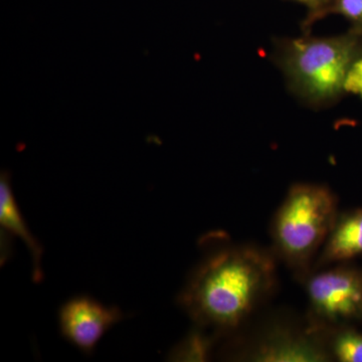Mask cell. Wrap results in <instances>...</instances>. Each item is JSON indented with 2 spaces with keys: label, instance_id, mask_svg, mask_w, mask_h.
I'll list each match as a JSON object with an SVG mask.
<instances>
[{
  "label": "cell",
  "instance_id": "cell-1",
  "mask_svg": "<svg viewBox=\"0 0 362 362\" xmlns=\"http://www.w3.org/2000/svg\"><path fill=\"white\" fill-rule=\"evenodd\" d=\"M270 255L254 247H221L207 255L188 280L178 302L201 326L238 327L274 283Z\"/></svg>",
  "mask_w": 362,
  "mask_h": 362
},
{
  "label": "cell",
  "instance_id": "cell-2",
  "mask_svg": "<svg viewBox=\"0 0 362 362\" xmlns=\"http://www.w3.org/2000/svg\"><path fill=\"white\" fill-rule=\"evenodd\" d=\"M361 56L362 30L350 28L335 37H316L308 33L296 39L278 40L274 61L294 96L320 110L344 96L347 71Z\"/></svg>",
  "mask_w": 362,
  "mask_h": 362
},
{
  "label": "cell",
  "instance_id": "cell-3",
  "mask_svg": "<svg viewBox=\"0 0 362 362\" xmlns=\"http://www.w3.org/2000/svg\"><path fill=\"white\" fill-rule=\"evenodd\" d=\"M337 218V197L329 188L293 185L274 218L276 249L289 265L304 268L325 244Z\"/></svg>",
  "mask_w": 362,
  "mask_h": 362
},
{
  "label": "cell",
  "instance_id": "cell-4",
  "mask_svg": "<svg viewBox=\"0 0 362 362\" xmlns=\"http://www.w3.org/2000/svg\"><path fill=\"white\" fill-rule=\"evenodd\" d=\"M312 309L321 320L337 323L362 317V275L337 268L316 274L307 283Z\"/></svg>",
  "mask_w": 362,
  "mask_h": 362
},
{
  "label": "cell",
  "instance_id": "cell-5",
  "mask_svg": "<svg viewBox=\"0 0 362 362\" xmlns=\"http://www.w3.org/2000/svg\"><path fill=\"white\" fill-rule=\"evenodd\" d=\"M116 306H105L89 296H76L62 305L59 325L66 341L86 354H92L98 343L124 319Z\"/></svg>",
  "mask_w": 362,
  "mask_h": 362
},
{
  "label": "cell",
  "instance_id": "cell-6",
  "mask_svg": "<svg viewBox=\"0 0 362 362\" xmlns=\"http://www.w3.org/2000/svg\"><path fill=\"white\" fill-rule=\"evenodd\" d=\"M251 358L263 362H318L328 361L329 354L312 338L278 332L259 343Z\"/></svg>",
  "mask_w": 362,
  "mask_h": 362
},
{
  "label": "cell",
  "instance_id": "cell-7",
  "mask_svg": "<svg viewBox=\"0 0 362 362\" xmlns=\"http://www.w3.org/2000/svg\"><path fill=\"white\" fill-rule=\"evenodd\" d=\"M0 226H1V233L16 235L25 243L33 259V281L35 283L40 282L42 279L40 259H42L44 250L39 240L35 239V235L30 233L18 209L13 187H11V176L6 171H2L0 176Z\"/></svg>",
  "mask_w": 362,
  "mask_h": 362
},
{
  "label": "cell",
  "instance_id": "cell-8",
  "mask_svg": "<svg viewBox=\"0 0 362 362\" xmlns=\"http://www.w3.org/2000/svg\"><path fill=\"white\" fill-rule=\"evenodd\" d=\"M362 255V209L338 216L324 244L319 263L347 261Z\"/></svg>",
  "mask_w": 362,
  "mask_h": 362
},
{
  "label": "cell",
  "instance_id": "cell-9",
  "mask_svg": "<svg viewBox=\"0 0 362 362\" xmlns=\"http://www.w3.org/2000/svg\"><path fill=\"white\" fill-rule=\"evenodd\" d=\"M209 338L204 337L201 332H194L188 335L185 341L171 351L169 358L178 361H206L209 351Z\"/></svg>",
  "mask_w": 362,
  "mask_h": 362
},
{
  "label": "cell",
  "instance_id": "cell-10",
  "mask_svg": "<svg viewBox=\"0 0 362 362\" xmlns=\"http://www.w3.org/2000/svg\"><path fill=\"white\" fill-rule=\"evenodd\" d=\"M332 352L341 362H362V334L354 330L338 333L332 342Z\"/></svg>",
  "mask_w": 362,
  "mask_h": 362
},
{
  "label": "cell",
  "instance_id": "cell-11",
  "mask_svg": "<svg viewBox=\"0 0 362 362\" xmlns=\"http://www.w3.org/2000/svg\"><path fill=\"white\" fill-rule=\"evenodd\" d=\"M329 14H340L349 21L350 28L362 30V0H328L319 20Z\"/></svg>",
  "mask_w": 362,
  "mask_h": 362
},
{
  "label": "cell",
  "instance_id": "cell-12",
  "mask_svg": "<svg viewBox=\"0 0 362 362\" xmlns=\"http://www.w3.org/2000/svg\"><path fill=\"white\" fill-rule=\"evenodd\" d=\"M343 90L345 94H354L362 100V56L352 63L347 71Z\"/></svg>",
  "mask_w": 362,
  "mask_h": 362
},
{
  "label": "cell",
  "instance_id": "cell-13",
  "mask_svg": "<svg viewBox=\"0 0 362 362\" xmlns=\"http://www.w3.org/2000/svg\"><path fill=\"white\" fill-rule=\"evenodd\" d=\"M293 1L304 4L308 8V13L301 23L302 32L304 35H308L311 33L312 26L319 21V16L327 4L328 0H293Z\"/></svg>",
  "mask_w": 362,
  "mask_h": 362
}]
</instances>
